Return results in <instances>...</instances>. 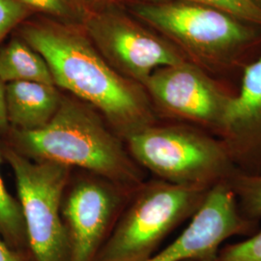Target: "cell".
<instances>
[{"instance_id": "cell-25", "label": "cell", "mask_w": 261, "mask_h": 261, "mask_svg": "<svg viewBox=\"0 0 261 261\" xmlns=\"http://www.w3.org/2000/svg\"><path fill=\"white\" fill-rule=\"evenodd\" d=\"M254 1H255V2H256V3H257V4H258V5L261 7V0H254Z\"/></svg>"}, {"instance_id": "cell-17", "label": "cell", "mask_w": 261, "mask_h": 261, "mask_svg": "<svg viewBox=\"0 0 261 261\" xmlns=\"http://www.w3.org/2000/svg\"><path fill=\"white\" fill-rule=\"evenodd\" d=\"M219 10L243 22L261 28V7L254 0H179Z\"/></svg>"}, {"instance_id": "cell-8", "label": "cell", "mask_w": 261, "mask_h": 261, "mask_svg": "<svg viewBox=\"0 0 261 261\" xmlns=\"http://www.w3.org/2000/svg\"><path fill=\"white\" fill-rule=\"evenodd\" d=\"M137 189L121 186L88 171L73 169L61 200L70 261H96Z\"/></svg>"}, {"instance_id": "cell-6", "label": "cell", "mask_w": 261, "mask_h": 261, "mask_svg": "<svg viewBox=\"0 0 261 261\" xmlns=\"http://www.w3.org/2000/svg\"><path fill=\"white\" fill-rule=\"evenodd\" d=\"M3 160L12 168L36 261H70V244L61 216V200L74 168L25 158L0 141Z\"/></svg>"}, {"instance_id": "cell-1", "label": "cell", "mask_w": 261, "mask_h": 261, "mask_svg": "<svg viewBox=\"0 0 261 261\" xmlns=\"http://www.w3.org/2000/svg\"><path fill=\"white\" fill-rule=\"evenodd\" d=\"M17 30L43 56L56 86L92 106L122 139L159 121L144 86L114 70L82 25L44 17Z\"/></svg>"}, {"instance_id": "cell-19", "label": "cell", "mask_w": 261, "mask_h": 261, "mask_svg": "<svg viewBox=\"0 0 261 261\" xmlns=\"http://www.w3.org/2000/svg\"><path fill=\"white\" fill-rule=\"evenodd\" d=\"M33 14L17 0H0V44Z\"/></svg>"}, {"instance_id": "cell-11", "label": "cell", "mask_w": 261, "mask_h": 261, "mask_svg": "<svg viewBox=\"0 0 261 261\" xmlns=\"http://www.w3.org/2000/svg\"><path fill=\"white\" fill-rule=\"evenodd\" d=\"M219 138L238 171L261 172V56L243 69Z\"/></svg>"}, {"instance_id": "cell-10", "label": "cell", "mask_w": 261, "mask_h": 261, "mask_svg": "<svg viewBox=\"0 0 261 261\" xmlns=\"http://www.w3.org/2000/svg\"><path fill=\"white\" fill-rule=\"evenodd\" d=\"M259 223L243 216L228 183L212 188L183 232L145 261H214L224 243L235 236H251Z\"/></svg>"}, {"instance_id": "cell-13", "label": "cell", "mask_w": 261, "mask_h": 261, "mask_svg": "<svg viewBox=\"0 0 261 261\" xmlns=\"http://www.w3.org/2000/svg\"><path fill=\"white\" fill-rule=\"evenodd\" d=\"M0 80L5 84L14 82L55 84L43 56L18 35L0 48Z\"/></svg>"}, {"instance_id": "cell-15", "label": "cell", "mask_w": 261, "mask_h": 261, "mask_svg": "<svg viewBox=\"0 0 261 261\" xmlns=\"http://www.w3.org/2000/svg\"><path fill=\"white\" fill-rule=\"evenodd\" d=\"M243 216L259 223L261 220V172L246 174L236 171L228 181Z\"/></svg>"}, {"instance_id": "cell-2", "label": "cell", "mask_w": 261, "mask_h": 261, "mask_svg": "<svg viewBox=\"0 0 261 261\" xmlns=\"http://www.w3.org/2000/svg\"><path fill=\"white\" fill-rule=\"evenodd\" d=\"M0 141L31 161L88 171L130 189L147 179L125 140L103 115L70 94L63 93L54 119L45 128L28 132L10 127Z\"/></svg>"}, {"instance_id": "cell-22", "label": "cell", "mask_w": 261, "mask_h": 261, "mask_svg": "<svg viewBox=\"0 0 261 261\" xmlns=\"http://www.w3.org/2000/svg\"><path fill=\"white\" fill-rule=\"evenodd\" d=\"M80 1L88 9L96 8V7L102 6L103 4V0H80Z\"/></svg>"}, {"instance_id": "cell-20", "label": "cell", "mask_w": 261, "mask_h": 261, "mask_svg": "<svg viewBox=\"0 0 261 261\" xmlns=\"http://www.w3.org/2000/svg\"><path fill=\"white\" fill-rule=\"evenodd\" d=\"M0 261H36V259L30 249H12L0 236Z\"/></svg>"}, {"instance_id": "cell-3", "label": "cell", "mask_w": 261, "mask_h": 261, "mask_svg": "<svg viewBox=\"0 0 261 261\" xmlns=\"http://www.w3.org/2000/svg\"><path fill=\"white\" fill-rule=\"evenodd\" d=\"M125 142L140 168L173 185L211 190L237 171L223 140L184 123L159 120Z\"/></svg>"}, {"instance_id": "cell-23", "label": "cell", "mask_w": 261, "mask_h": 261, "mask_svg": "<svg viewBox=\"0 0 261 261\" xmlns=\"http://www.w3.org/2000/svg\"><path fill=\"white\" fill-rule=\"evenodd\" d=\"M114 1H115V0H103V4H109V3H114Z\"/></svg>"}, {"instance_id": "cell-24", "label": "cell", "mask_w": 261, "mask_h": 261, "mask_svg": "<svg viewBox=\"0 0 261 261\" xmlns=\"http://www.w3.org/2000/svg\"><path fill=\"white\" fill-rule=\"evenodd\" d=\"M182 261H204V260H200V259H185V260Z\"/></svg>"}, {"instance_id": "cell-5", "label": "cell", "mask_w": 261, "mask_h": 261, "mask_svg": "<svg viewBox=\"0 0 261 261\" xmlns=\"http://www.w3.org/2000/svg\"><path fill=\"white\" fill-rule=\"evenodd\" d=\"M210 190L146 179L130 196L96 261H145L164 240L192 219Z\"/></svg>"}, {"instance_id": "cell-4", "label": "cell", "mask_w": 261, "mask_h": 261, "mask_svg": "<svg viewBox=\"0 0 261 261\" xmlns=\"http://www.w3.org/2000/svg\"><path fill=\"white\" fill-rule=\"evenodd\" d=\"M130 12L190 54L202 70H229L234 55L256 39L250 24L193 2L147 0L132 4Z\"/></svg>"}, {"instance_id": "cell-7", "label": "cell", "mask_w": 261, "mask_h": 261, "mask_svg": "<svg viewBox=\"0 0 261 261\" xmlns=\"http://www.w3.org/2000/svg\"><path fill=\"white\" fill-rule=\"evenodd\" d=\"M82 28L114 70L141 85L157 69L187 60L169 41L148 31L113 3L88 9Z\"/></svg>"}, {"instance_id": "cell-16", "label": "cell", "mask_w": 261, "mask_h": 261, "mask_svg": "<svg viewBox=\"0 0 261 261\" xmlns=\"http://www.w3.org/2000/svg\"><path fill=\"white\" fill-rule=\"evenodd\" d=\"M33 13L44 14L46 18L82 25L88 8L80 0H17Z\"/></svg>"}, {"instance_id": "cell-18", "label": "cell", "mask_w": 261, "mask_h": 261, "mask_svg": "<svg viewBox=\"0 0 261 261\" xmlns=\"http://www.w3.org/2000/svg\"><path fill=\"white\" fill-rule=\"evenodd\" d=\"M214 261H261V228L242 241L224 244Z\"/></svg>"}, {"instance_id": "cell-21", "label": "cell", "mask_w": 261, "mask_h": 261, "mask_svg": "<svg viewBox=\"0 0 261 261\" xmlns=\"http://www.w3.org/2000/svg\"><path fill=\"white\" fill-rule=\"evenodd\" d=\"M9 129L5 103V84L0 80V140L4 139Z\"/></svg>"}, {"instance_id": "cell-9", "label": "cell", "mask_w": 261, "mask_h": 261, "mask_svg": "<svg viewBox=\"0 0 261 261\" xmlns=\"http://www.w3.org/2000/svg\"><path fill=\"white\" fill-rule=\"evenodd\" d=\"M143 86L158 120L192 125L218 138L235 94L188 60L157 69Z\"/></svg>"}, {"instance_id": "cell-14", "label": "cell", "mask_w": 261, "mask_h": 261, "mask_svg": "<svg viewBox=\"0 0 261 261\" xmlns=\"http://www.w3.org/2000/svg\"><path fill=\"white\" fill-rule=\"evenodd\" d=\"M3 157L0 148V164ZM0 236L10 248L30 249L28 232L19 199L8 192L0 174Z\"/></svg>"}, {"instance_id": "cell-12", "label": "cell", "mask_w": 261, "mask_h": 261, "mask_svg": "<svg viewBox=\"0 0 261 261\" xmlns=\"http://www.w3.org/2000/svg\"><path fill=\"white\" fill-rule=\"evenodd\" d=\"M63 93L55 84L14 82L5 84L6 114L10 127L38 130L54 119Z\"/></svg>"}]
</instances>
